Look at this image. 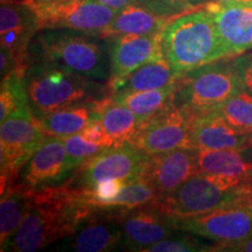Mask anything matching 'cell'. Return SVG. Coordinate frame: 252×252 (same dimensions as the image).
<instances>
[{"label":"cell","instance_id":"cell-1","mask_svg":"<svg viewBox=\"0 0 252 252\" xmlns=\"http://www.w3.org/2000/svg\"><path fill=\"white\" fill-rule=\"evenodd\" d=\"M96 206L84 200L78 188L65 182L31 189V202L6 251L34 252L72 235Z\"/></svg>","mask_w":252,"mask_h":252},{"label":"cell","instance_id":"cell-2","mask_svg":"<svg viewBox=\"0 0 252 252\" xmlns=\"http://www.w3.org/2000/svg\"><path fill=\"white\" fill-rule=\"evenodd\" d=\"M28 60L30 63H54L94 81L110 78L109 40L83 32L64 28L40 30L28 48Z\"/></svg>","mask_w":252,"mask_h":252},{"label":"cell","instance_id":"cell-3","mask_svg":"<svg viewBox=\"0 0 252 252\" xmlns=\"http://www.w3.org/2000/svg\"><path fill=\"white\" fill-rule=\"evenodd\" d=\"M162 50L179 77L229 58L213 15L203 8L172 19L162 33Z\"/></svg>","mask_w":252,"mask_h":252},{"label":"cell","instance_id":"cell-4","mask_svg":"<svg viewBox=\"0 0 252 252\" xmlns=\"http://www.w3.org/2000/svg\"><path fill=\"white\" fill-rule=\"evenodd\" d=\"M26 90L34 117L76 104L103 99L97 81L49 62H32L26 75Z\"/></svg>","mask_w":252,"mask_h":252},{"label":"cell","instance_id":"cell-5","mask_svg":"<svg viewBox=\"0 0 252 252\" xmlns=\"http://www.w3.org/2000/svg\"><path fill=\"white\" fill-rule=\"evenodd\" d=\"M171 219L201 215L235 207H252V184L196 174L174 193L153 202Z\"/></svg>","mask_w":252,"mask_h":252},{"label":"cell","instance_id":"cell-6","mask_svg":"<svg viewBox=\"0 0 252 252\" xmlns=\"http://www.w3.org/2000/svg\"><path fill=\"white\" fill-rule=\"evenodd\" d=\"M243 89L235 62H214L184 75L173 103L194 117L217 110Z\"/></svg>","mask_w":252,"mask_h":252},{"label":"cell","instance_id":"cell-7","mask_svg":"<svg viewBox=\"0 0 252 252\" xmlns=\"http://www.w3.org/2000/svg\"><path fill=\"white\" fill-rule=\"evenodd\" d=\"M149 159V154L130 141L116 145L82 162L67 182L86 191L104 180L117 179L127 182L140 178Z\"/></svg>","mask_w":252,"mask_h":252},{"label":"cell","instance_id":"cell-8","mask_svg":"<svg viewBox=\"0 0 252 252\" xmlns=\"http://www.w3.org/2000/svg\"><path fill=\"white\" fill-rule=\"evenodd\" d=\"M32 110L12 113L0 126V163L1 190L14 182L21 168L45 140Z\"/></svg>","mask_w":252,"mask_h":252},{"label":"cell","instance_id":"cell-9","mask_svg":"<svg viewBox=\"0 0 252 252\" xmlns=\"http://www.w3.org/2000/svg\"><path fill=\"white\" fill-rule=\"evenodd\" d=\"M28 6L35 13L40 30L64 28L98 36L118 12L96 0H58Z\"/></svg>","mask_w":252,"mask_h":252},{"label":"cell","instance_id":"cell-10","mask_svg":"<svg viewBox=\"0 0 252 252\" xmlns=\"http://www.w3.org/2000/svg\"><path fill=\"white\" fill-rule=\"evenodd\" d=\"M191 117L174 104L145 121L130 143L154 156L176 149L191 146Z\"/></svg>","mask_w":252,"mask_h":252},{"label":"cell","instance_id":"cell-11","mask_svg":"<svg viewBox=\"0 0 252 252\" xmlns=\"http://www.w3.org/2000/svg\"><path fill=\"white\" fill-rule=\"evenodd\" d=\"M125 208L96 206L78 224L75 232L64 238L61 251L108 252L121 249V215Z\"/></svg>","mask_w":252,"mask_h":252},{"label":"cell","instance_id":"cell-12","mask_svg":"<svg viewBox=\"0 0 252 252\" xmlns=\"http://www.w3.org/2000/svg\"><path fill=\"white\" fill-rule=\"evenodd\" d=\"M171 220L175 230L214 242H237L252 237V207L225 208Z\"/></svg>","mask_w":252,"mask_h":252},{"label":"cell","instance_id":"cell-13","mask_svg":"<svg viewBox=\"0 0 252 252\" xmlns=\"http://www.w3.org/2000/svg\"><path fill=\"white\" fill-rule=\"evenodd\" d=\"M81 162L69 156L61 138L46 135L23 171V184L30 189L65 184Z\"/></svg>","mask_w":252,"mask_h":252},{"label":"cell","instance_id":"cell-14","mask_svg":"<svg viewBox=\"0 0 252 252\" xmlns=\"http://www.w3.org/2000/svg\"><path fill=\"white\" fill-rule=\"evenodd\" d=\"M122 245L127 251H143L174 234V226L168 216L153 203L127 209L121 215Z\"/></svg>","mask_w":252,"mask_h":252},{"label":"cell","instance_id":"cell-15","mask_svg":"<svg viewBox=\"0 0 252 252\" xmlns=\"http://www.w3.org/2000/svg\"><path fill=\"white\" fill-rule=\"evenodd\" d=\"M196 174V150L176 149L150 156L140 178L152 185L159 197L163 198Z\"/></svg>","mask_w":252,"mask_h":252},{"label":"cell","instance_id":"cell-16","mask_svg":"<svg viewBox=\"0 0 252 252\" xmlns=\"http://www.w3.org/2000/svg\"><path fill=\"white\" fill-rule=\"evenodd\" d=\"M162 32L146 35L126 34L109 40L110 78L118 80L141 65L165 58L162 50Z\"/></svg>","mask_w":252,"mask_h":252},{"label":"cell","instance_id":"cell-17","mask_svg":"<svg viewBox=\"0 0 252 252\" xmlns=\"http://www.w3.org/2000/svg\"><path fill=\"white\" fill-rule=\"evenodd\" d=\"M206 8L213 15L229 58L252 48V5H222L212 1Z\"/></svg>","mask_w":252,"mask_h":252},{"label":"cell","instance_id":"cell-18","mask_svg":"<svg viewBox=\"0 0 252 252\" xmlns=\"http://www.w3.org/2000/svg\"><path fill=\"white\" fill-rule=\"evenodd\" d=\"M249 137L235 131L217 110L194 116L191 121V146L195 150L243 151Z\"/></svg>","mask_w":252,"mask_h":252},{"label":"cell","instance_id":"cell-19","mask_svg":"<svg viewBox=\"0 0 252 252\" xmlns=\"http://www.w3.org/2000/svg\"><path fill=\"white\" fill-rule=\"evenodd\" d=\"M197 174L252 184V161L241 151L196 150Z\"/></svg>","mask_w":252,"mask_h":252},{"label":"cell","instance_id":"cell-20","mask_svg":"<svg viewBox=\"0 0 252 252\" xmlns=\"http://www.w3.org/2000/svg\"><path fill=\"white\" fill-rule=\"evenodd\" d=\"M171 20V18L154 13L143 5L132 4L119 9L100 37L110 40L126 34L146 35L160 33Z\"/></svg>","mask_w":252,"mask_h":252},{"label":"cell","instance_id":"cell-21","mask_svg":"<svg viewBox=\"0 0 252 252\" xmlns=\"http://www.w3.org/2000/svg\"><path fill=\"white\" fill-rule=\"evenodd\" d=\"M166 58L154 60L135 69L124 77L108 81L109 91L113 94L134 93L165 88L180 80Z\"/></svg>","mask_w":252,"mask_h":252},{"label":"cell","instance_id":"cell-22","mask_svg":"<svg viewBox=\"0 0 252 252\" xmlns=\"http://www.w3.org/2000/svg\"><path fill=\"white\" fill-rule=\"evenodd\" d=\"M96 113L97 100H90L56 110L35 119L46 135L64 138L81 133L93 119L97 118Z\"/></svg>","mask_w":252,"mask_h":252},{"label":"cell","instance_id":"cell-23","mask_svg":"<svg viewBox=\"0 0 252 252\" xmlns=\"http://www.w3.org/2000/svg\"><path fill=\"white\" fill-rule=\"evenodd\" d=\"M31 202V189L24 184H9L1 190L0 201V247L1 251L13 238L26 215Z\"/></svg>","mask_w":252,"mask_h":252},{"label":"cell","instance_id":"cell-24","mask_svg":"<svg viewBox=\"0 0 252 252\" xmlns=\"http://www.w3.org/2000/svg\"><path fill=\"white\" fill-rule=\"evenodd\" d=\"M96 117L111 135L116 145L132 140L143 121L126 106L115 102L111 97L97 100Z\"/></svg>","mask_w":252,"mask_h":252},{"label":"cell","instance_id":"cell-25","mask_svg":"<svg viewBox=\"0 0 252 252\" xmlns=\"http://www.w3.org/2000/svg\"><path fill=\"white\" fill-rule=\"evenodd\" d=\"M180 82L181 78L160 89L113 94L111 98L130 109L144 123L174 104V94L180 87Z\"/></svg>","mask_w":252,"mask_h":252},{"label":"cell","instance_id":"cell-26","mask_svg":"<svg viewBox=\"0 0 252 252\" xmlns=\"http://www.w3.org/2000/svg\"><path fill=\"white\" fill-rule=\"evenodd\" d=\"M26 67H19L1 78L0 90V121L12 113L31 110L26 90Z\"/></svg>","mask_w":252,"mask_h":252},{"label":"cell","instance_id":"cell-27","mask_svg":"<svg viewBox=\"0 0 252 252\" xmlns=\"http://www.w3.org/2000/svg\"><path fill=\"white\" fill-rule=\"evenodd\" d=\"M217 112L238 133H252V94L248 90L243 89L230 97Z\"/></svg>","mask_w":252,"mask_h":252},{"label":"cell","instance_id":"cell-28","mask_svg":"<svg viewBox=\"0 0 252 252\" xmlns=\"http://www.w3.org/2000/svg\"><path fill=\"white\" fill-rule=\"evenodd\" d=\"M159 194L152 185L143 178H137L125 182L122 191L113 200L110 207H123L132 209L146 206L159 200Z\"/></svg>","mask_w":252,"mask_h":252},{"label":"cell","instance_id":"cell-29","mask_svg":"<svg viewBox=\"0 0 252 252\" xmlns=\"http://www.w3.org/2000/svg\"><path fill=\"white\" fill-rule=\"evenodd\" d=\"M196 235L185 232L184 235H171L168 237L158 242L145 249L144 252H195L210 251L212 245L204 244Z\"/></svg>","mask_w":252,"mask_h":252},{"label":"cell","instance_id":"cell-30","mask_svg":"<svg viewBox=\"0 0 252 252\" xmlns=\"http://www.w3.org/2000/svg\"><path fill=\"white\" fill-rule=\"evenodd\" d=\"M209 0H138V4L145 6L154 13L173 19V17L189 13L203 8Z\"/></svg>","mask_w":252,"mask_h":252},{"label":"cell","instance_id":"cell-31","mask_svg":"<svg viewBox=\"0 0 252 252\" xmlns=\"http://www.w3.org/2000/svg\"><path fill=\"white\" fill-rule=\"evenodd\" d=\"M61 139L63 144H64V147L69 153V156L81 163L105 150V147L99 146V145L87 140L81 133L69 135V137L61 138Z\"/></svg>","mask_w":252,"mask_h":252},{"label":"cell","instance_id":"cell-32","mask_svg":"<svg viewBox=\"0 0 252 252\" xmlns=\"http://www.w3.org/2000/svg\"><path fill=\"white\" fill-rule=\"evenodd\" d=\"M81 134L86 138L87 140L91 141V143L99 145V146L105 147V149H110V147L116 146L115 140L112 139L111 135L106 132L104 126L102 125L98 119L94 118L91 121L86 128L81 132Z\"/></svg>","mask_w":252,"mask_h":252},{"label":"cell","instance_id":"cell-33","mask_svg":"<svg viewBox=\"0 0 252 252\" xmlns=\"http://www.w3.org/2000/svg\"><path fill=\"white\" fill-rule=\"evenodd\" d=\"M234 62L242 77L244 89L252 94V54L241 56Z\"/></svg>","mask_w":252,"mask_h":252},{"label":"cell","instance_id":"cell-34","mask_svg":"<svg viewBox=\"0 0 252 252\" xmlns=\"http://www.w3.org/2000/svg\"><path fill=\"white\" fill-rule=\"evenodd\" d=\"M210 251L252 252V237L237 242H216V244L212 245Z\"/></svg>","mask_w":252,"mask_h":252},{"label":"cell","instance_id":"cell-35","mask_svg":"<svg viewBox=\"0 0 252 252\" xmlns=\"http://www.w3.org/2000/svg\"><path fill=\"white\" fill-rule=\"evenodd\" d=\"M19 67L17 60H15L14 55L7 48L1 46V53H0V74H1V78L12 72L14 69Z\"/></svg>","mask_w":252,"mask_h":252},{"label":"cell","instance_id":"cell-36","mask_svg":"<svg viewBox=\"0 0 252 252\" xmlns=\"http://www.w3.org/2000/svg\"><path fill=\"white\" fill-rule=\"evenodd\" d=\"M96 1L108 6L110 8L116 9V11H119V9L124 8L128 5L138 4V0H96Z\"/></svg>","mask_w":252,"mask_h":252},{"label":"cell","instance_id":"cell-37","mask_svg":"<svg viewBox=\"0 0 252 252\" xmlns=\"http://www.w3.org/2000/svg\"><path fill=\"white\" fill-rule=\"evenodd\" d=\"M222 5H252V0H217Z\"/></svg>","mask_w":252,"mask_h":252},{"label":"cell","instance_id":"cell-38","mask_svg":"<svg viewBox=\"0 0 252 252\" xmlns=\"http://www.w3.org/2000/svg\"><path fill=\"white\" fill-rule=\"evenodd\" d=\"M241 152L243 153V156L247 158L248 160H250V161H252V133L250 134V137H249L248 146L245 147L243 151H241Z\"/></svg>","mask_w":252,"mask_h":252},{"label":"cell","instance_id":"cell-39","mask_svg":"<svg viewBox=\"0 0 252 252\" xmlns=\"http://www.w3.org/2000/svg\"><path fill=\"white\" fill-rule=\"evenodd\" d=\"M52 1H58V0H20V2L30 5V4H39V2H52Z\"/></svg>","mask_w":252,"mask_h":252}]
</instances>
